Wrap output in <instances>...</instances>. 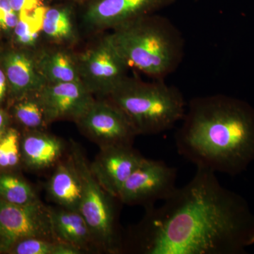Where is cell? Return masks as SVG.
I'll return each instance as SVG.
<instances>
[{
    "mask_svg": "<svg viewBox=\"0 0 254 254\" xmlns=\"http://www.w3.org/2000/svg\"><path fill=\"white\" fill-rule=\"evenodd\" d=\"M7 78L2 68H0V103H2L7 89Z\"/></svg>",
    "mask_w": 254,
    "mask_h": 254,
    "instance_id": "27",
    "label": "cell"
},
{
    "mask_svg": "<svg viewBox=\"0 0 254 254\" xmlns=\"http://www.w3.org/2000/svg\"><path fill=\"white\" fill-rule=\"evenodd\" d=\"M143 159L131 145H105L90 165L107 193L118 198L123 185Z\"/></svg>",
    "mask_w": 254,
    "mask_h": 254,
    "instance_id": "11",
    "label": "cell"
},
{
    "mask_svg": "<svg viewBox=\"0 0 254 254\" xmlns=\"http://www.w3.org/2000/svg\"><path fill=\"white\" fill-rule=\"evenodd\" d=\"M176 0H86L83 18L100 29H115L170 6Z\"/></svg>",
    "mask_w": 254,
    "mask_h": 254,
    "instance_id": "10",
    "label": "cell"
},
{
    "mask_svg": "<svg viewBox=\"0 0 254 254\" xmlns=\"http://www.w3.org/2000/svg\"><path fill=\"white\" fill-rule=\"evenodd\" d=\"M47 83L81 81L77 61L62 50L46 52L36 59Z\"/></svg>",
    "mask_w": 254,
    "mask_h": 254,
    "instance_id": "17",
    "label": "cell"
},
{
    "mask_svg": "<svg viewBox=\"0 0 254 254\" xmlns=\"http://www.w3.org/2000/svg\"><path fill=\"white\" fill-rule=\"evenodd\" d=\"M31 237L58 241L52 225L50 207L39 199L26 205L0 200V252H9L15 244Z\"/></svg>",
    "mask_w": 254,
    "mask_h": 254,
    "instance_id": "6",
    "label": "cell"
},
{
    "mask_svg": "<svg viewBox=\"0 0 254 254\" xmlns=\"http://www.w3.org/2000/svg\"><path fill=\"white\" fill-rule=\"evenodd\" d=\"M14 115L27 128L40 130L46 125V117L38 95L25 97L15 105Z\"/></svg>",
    "mask_w": 254,
    "mask_h": 254,
    "instance_id": "20",
    "label": "cell"
},
{
    "mask_svg": "<svg viewBox=\"0 0 254 254\" xmlns=\"http://www.w3.org/2000/svg\"><path fill=\"white\" fill-rule=\"evenodd\" d=\"M107 98L126 115L137 135L168 131L187 111L182 92L163 80L148 83L127 77Z\"/></svg>",
    "mask_w": 254,
    "mask_h": 254,
    "instance_id": "4",
    "label": "cell"
},
{
    "mask_svg": "<svg viewBox=\"0 0 254 254\" xmlns=\"http://www.w3.org/2000/svg\"><path fill=\"white\" fill-rule=\"evenodd\" d=\"M42 23L43 18H20L14 29L16 42L23 46H34L39 36V30H42Z\"/></svg>",
    "mask_w": 254,
    "mask_h": 254,
    "instance_id": "23",
    "label": "cell"
},
{
    "mask_svg": "<svg viewBox=\"0 0 254 254\" xmlns=\"http://www.w3.org/2000/svg\"><path fill=\"white\" fill-rule=\"evenodd\" d=\"M163 205L146 209L131 235L142 254H242L254 245V214L215 173L196 168Z\"/></svg>",
    "mask_w": 254,
    "mask_h": 254,
    "instance_id": "1",
    "label": "cell"
},
{
    "mask_svg": "<svg viewBox=\"0 0 254 254\" xmlns=\"http://www.w3.org/2000/svg\"><path fill=\"white\" fill-rule=\"evenodd\" d=\"M52 199L62 208L79 210L81 200V180L71 158L58 165L48 183Z\"/></svg>",
    "mask_w": 254,
    "mask_h": 254,
    "instance_id": "16",
    "label": "cell"
},
{
    "mask_svg": "<svg viewBox=\"0 0 254 254\" xmlns=\"http://www.w3.org/2000/svg\"><path fill=\"white\" fill-rule=\"evenodd\" d=\"M177 170L162 160L145 158L123 185L118 198L122 203L148 209L169 198L177 188Z\"/></svg>",
    "mask_w": 254,
    "mask_h": 254,
    "instance_id": "7",
    "label": "cell"
},
{
    "mask_svg": "<svg viewBox=\"0 0 254 254\" xmlns=\"http://www.w3.org/2000/svg\"><path fill=\"white\" fill-rule=\"evenodd\" d=\"M63 1H69V2L83 3L86 0H63Z\"/></svg>",
    "mask_w": 254,
    "mask_h": 254,
    "instance_id": "28",
    "label": "cell"
},
{
    "mask_svg": "<svg viewBox=\"0 0 254 254\" xmlns=\"http://www.w3.org/2000/svg\"><path fill=\"white\" fill-rule=\"evenodd\" d=\"M106 37L128 67L155 80H164L176 71L185 55L181 31L156 14L115 28Z\"/></svg>",
    "mask_w": 254,
    "mask_h": 254,
    "instance_id": "3",
    "label": "cell"
},
{
    "mask_svg": "<svg viewBox=\"0 0 254 254\" xmlns=\"http://www.w3.org/2000/svg\"><path fill=\"white\" fill-rule=\"evenodd\" d=\"M63 144L53 135L35 130L23 137L21 155L28 168L42 170L54 165L63 155Z\"/></svg>",
    "mask_w": 254,
    "mask_h": 254,
    "instance_id": "15",
    "label": "cell"
},
{
    "mask_svg": "<svg viewBox=\"0 0 254 254\" xmlns=\"http://www.w3.org/2000/svg\"><path fill=\"white\" fill-rule=\"evenodd\" d=\"M19 21V16L13 9L9 0H0V29L14 31Z\"/></svg>",
    "mask_w": 254,
    "mask_h": 254,
    "instance_id": "25",
    "label": "cell"
},
{
    "mask_svg": "<svg viewBox=\"0 0 254 254\" xmlns=\"http://www.w3.org/2000/svg\"><path fill=\"white\" fill-rule=\"evenodd\" d=\"M21 157V141L17 130L9 128L0 141V169L17 166Z\"/></svg>",
    "mask_w": 254,
    "mask_h": 254,
    "instance_id": "21",
    "label": "cell"
},
{
    "mask_svg": "<svg viewBox=\"0 0 254 254\" xmlns=\"http://www.w3.org/2000/svg\"><path fill=\"white\" fill-rule=\"evenodd\" d=\"M0 200L26 205L38 200L33 188L24 180L11 174H0Z\"/></svg>",
    "mask_w": 254,
    "mask_h": 254,
    "instance_id": "19",
    "label": "cell"
},
{
    "mask_svg": "<svg viewBox=\"0 0 254 254\" xmlns=\"http://www.w3.org/2000/svg\"><path fill=\"white\" fill-rule=\"evenodd\" d=\"M37 95L47 123L62 119L76 121L95 101L82 81L47 83Z\"/></svg>",
    "mask_w": 254,
    "mask_h": 254,
    "instance_id": "12",
    "label": "cell"
},
{
    "mask_svg": "<svg viewBox=\"0 0 254 254\" xmlns=\"http://www.w3.org/2000/svg\"><path fill=\"white\" fill-rule=\"evenodd\" d=\"M58 242L31 237L15 244L9 252L14 254H57Z\"/></svg>",
    "mask_w": 254,
    "mask_h": 254,
    "instance_id": "22",
    "label": "cell"
},
{
    "mask_svg": "<svg viewBox=\"0 0 254 254\" xmlns=\"http://www.w3.org/2000/svg\"><path fill=\"white\" fill-rule=\"evenodd\" d=\"M76 122L100 147L131 145L137 135L126 115L108 98L95 100Z\"/></svg>",
    "mask_w": 254,
    "mask_h": 254,
    "instance_id": "9",
    "label": "cell"
},
{
    "mask_svg": "<svg viewBox=\"0 0 254 254\" xmlns=\"http://www.w3.org/2000/svg\"><path fill=\"white\" fill-rule=\"evenodd\" d=\"M9 118L7 114L4 110H0V141L7 131Z\"/></svg>",
    "mask_w": 254,
    "mask_h": 254,
    "instance_id": "26",
    "label": "cell"
},
{
    "mask_svg": "<svg viewBox=\"0 0 254 254\" xmlns=\"http://www.w3.org/2000/svg\"><path fill=\"white\" fill-rule=\"evenodd\" d=\"M80 78L92 94L108 98L128 76V67L106 36L77 60Z\"/></svg>",
    "mask_w": 254,
    "mask_h": 254,
    "instance_id": "8",
    "label": "cell"
},
{
    "mask_svg": "<svg viewBox=\"0 0 254 254\" xmlns=\"http://www.w3.org/2000/svg\"><path fill=\"white\" fill-rule=\"evenodd\" d=\"M20 18H43L48 5L46 0H9Z\"/></svg>",
    "mask_w": 254,
    "mask_h": 254,
    "instance_id": "24",
    "label": "cell"
},
{
    "mask_svg": "<svg viewBox=\"0 0 254 254\" xmlns=\"http://www.w3.org/2000/svg\"><path fill=\"white\" fill-rule=\"evenodd\" d=\"M70 4L48 6L42 23V31L50 39L56 42L73 41L75 38Z\"/></svg>",
    "mask_w": 254,
    "mask_h": 254,
    "instance_id": "18",
    "label": "cell"
},
{
    "mask_svg": "<svg viewBox=\"0 0 254 254\" xmlns=\"http://www.w3.org/2000/svg\"><path fill=\"white\" fill-rule=\"evenodd\" d=\"M175 134L179 154L214 173L235 176L254 161V108L223 94L190 100Z\"/></svg>",
    "mask_w": 254,
    "mask_h": 254,
    "instance_id": "2",
    "label": "cell"
},
{
    "mask_svg": "<svg viewBox=\"0 0 254 254\" xmlns=\"http://www.w3.org/2000/svg\"><path fill=\"white\" fill-rule=\"evenodd\" d=\"M52 225L56 240L89 250L94 239L88 223L78 210L50 208Z\"/></svg>",
    "mask_w": 254,
    "mask_h": 254,
    "instance_id": "14",
    "label": "cell"
},
{
    "mask_svg": "<svg viewBox=\"0 0 254 254\" xmlns=\"http://www.w3.org/2000/svg\"><path fill=\"white\" fill-rule=\"evenodd\" d=\"M10 89L20 98L37 95L47 82L37 65L36 59L23 51L9 50L0 58Z\"/></svg>",
    "mask_w": 254,
    "mask_h": 254,
    "instance_id": "13",
    "label": "cell"
},
{
    "mask_svg": "<svg viewBox=\"0 0 254 254\" xmlns=\"http://www.w3.org/2000/svg\"><path fill=\"white\" fill-rule=\"evenodd\" d=\"M70 158L81 180V200L78 211L91 229L96 247L108 254L123 252V240L117 223L115 201L92 173L91 165L78 143L71 142Z\"/></svg>",
    "mask_w": 254,
    "mask_h": 254,
    "instance_id": "5",
    "label": "cell"
}]
</instances>
